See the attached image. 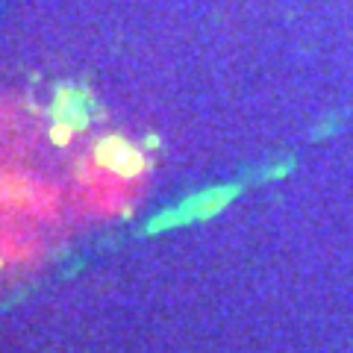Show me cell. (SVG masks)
<instances>
[{
	"mask_svg": "<svg viewBox=\"0 0 353 353\" xmlns=\"http://www.w3.org/2000/svg\"><path fill=\"white\" fill-rule=\"evenodd\" d=\"M53 115H57V121H62V124H71L74 130L85 127V101H80V97H71V94H59L57 106H53Z\"/></svg>",
	"mask_w": 353,
	"mask_h": 353,
	"instance_id": "3",
	"label": "cell"
},
{
	"mask_svg": "<svg viewBox=\"0 0 353 353\" xmlns=\"http://www.w3.org/2000/svg\"><path fill=\"white\" fill-rule=\"evenodd\" d=\"M94 153H97V162H101L103 168L115 171L121 176H136V174L145 171V157L124 139H103Z\"/></svg>",
	"mask_w": 353,
	"mask_h": 353,
	"instance_id": "1",
	"label": "cell"
},
{
	"mask_svg": "<svg viewBox=\"0 0 353 353\" xmlns=\"http://www.w3.org/2000/svg\"><path fill=\"white\" fill-rule=\"evenodd\" d=\"M233 194H236V189H212V192H206L201 197H194V201L185 203V209H189V218H209V215H215L218 209H224L230 201H233Z\"/></svg>",
	"mask_w": 353,
	"mask_h": 353,
	"instance_id": "2",
	"label": "cell"
},
{
	"mask_svg": "<svg viewBox=\"0 0 353 353\" xmlns=\"http://www.w3.org/2000/svg\"><path fill=\"white\" fill-rule=\"evenodd\" d=\"M71 132H74L71 124H62V121H57V124H53V130H50V139L57 141V145H68Z\"/></svg>",
	"mask_w": 353,
	"mask_h": 353,
	"instance_id": "4",
	"label": "cell"
}]
</instances>
